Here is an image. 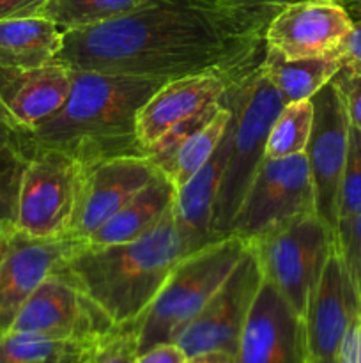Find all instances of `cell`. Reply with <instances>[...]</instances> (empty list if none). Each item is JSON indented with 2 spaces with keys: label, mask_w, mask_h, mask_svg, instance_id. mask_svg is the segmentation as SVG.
I'll return each instance as SVG.
<instances>
[{
  "label": "cell",
  "mask_w": 361,
  "mask_h": 363,
  "mask_svg": "<svg viewBox=\"0 0 361 363\" xmlns=\"http://www.w3.org/2000/svg\"><path fill=\"white\" fill-rule=\"evenodd\" d=\"M269 20L229 0H145L122 18L64 32L53 62L161 80L207 71L241 78L260 64Z\"/></svg>",
  "instance_id": "6da1fadb"
},
{
  "label": "cell",
  "mask_w": 361,
  "mask_h": 363,
  "mask_svg": "<svg viewBox=\"0 0 361 363\" xmlns=\"http://www.w3.org/2000/svg\"><path fill=\"white\" fill-rule=\"evenodd\" d=\"M73 71V69H71ZM166 80L101 71H73L64 105L30 133L27 149H57L84 167L126 155H145L137 137V117Z\"/></svg>",
  "instance_id": "7a4b0ae2"
},
{
  "label": "cell",
  "mask_w": 361,
  "mask_h": 363,
  "mask_svg": "<svg viewBox=\"0 0 361 363\" xmlns=\"http://www.w3.org/2000/svg\"><path fill=\"white\" fill-rule=\"evenodd\" d=\"M195 252L173 215L142 238L117 245L85 243L66 264L67 273L113 325L138 321L145 314L176 266Z\"/></svg>",
  "instance_id": "3957f363"
},
{
  "label": "cell",
  "mask_w": 361,
  "mask_h": 363,
  "mask_svg": "<svg viewBox=\"0 0 361 363\" xmlns=\"http://www.w3.org/2000/svg\"><path fill=\"white\" fill-rule=\"evenodd\" d=\"M223 99L232 108V144L212 213L214 240L229 236L234 216L265 158V142L273 121L285 106L280 92L258 66L234 82Z\"/></svg>",
  "instance_id": "277c9868"
},
{
  "label": "cell",
  "mask_w": 361,
  "mask_h": 363,
  "mask_svg": "<svg viewBox=\"0 0 361 363\" xmlns=\"http://www.w3.org/2000/svg\"><path fill=\"white\" fill-rule=\"evenodd\" d=\"M246 250V241L229 234L188 254L137 321L140 353L156 344L176 342L177 335L225 284Z\"/></svg>",
  "instance_id": "5b68a950"
},
{
  "label": "cell",
  "mask_w": 361,
  "mask_h": 363,
  "mask_svg": "<svg viewBox=\"0 0 361 363\" xmlns=\"http://www.w3.org/2000/svg\"><path fill=\"white\" fill-rule=\"evenodd\" d=\"M264 280L304 319L308 300L336 247L335 230L317 215H301L250 241Z\"/></svg>",
  "instance_id": "8992f818"
},
{
  "label": "cell",
  "mask_w": 361,
  "mask_h": 363,
  "mask_svg": "<svg viewBox=\"0 0 361 363\" xmlns=\"http://www.w3.org/2000/svg\"><path fill=\"white\" fill-rule=\"evenodd\" d=\"M85 170L57 149H28L16 199L14 227L34 238H71Z\"/></svg>",
  "instance_id": "52a82bcc"
},
{
  "label": "cell",
  "mask_w": 361,
  "mask_h": 363,
  "mask_svg": "<svg viewBox=\"0 0 361 363\" xmlns=\"http://www.w3.org/2000/svg\"><path fill=\"white\" fill-rule=\"evenodd\" d=\"M315 211V191L306 155L264 158L230 225L246 243L301 215Z\"/></svg>",
  "instance_id": "ba28073f"
},
{
  "label": "cell",
  "mask_w": 361,
  "mask_h": 363,
  "mask_svg": "<svg viewBox=\"0 0 361 363\" xmlns=\"http://www.w3.org/2000/svg\"><path fill=\"white\" fill-rule=\"evenodd\" d=\"M260 284V266L248 245L246 254L225 284L177 335L176 344H179L186 357L207 351H227L236 357L241 332Z\"/></svg>",
  "instance_id": "9c48e42d"
},
{
  "label": "cell",
  "mask_w": 361,
  "mask_h": 363,
  "mask_svg": "<svg viewBox=\"0 0 361 363\" xmlns=\"http://www.w3.org/2000/svg\"><path fill=\"white\" fill-rule=\"evenodd\" d=\"M113 326L103 308L60 268L34 291L9 332L98 340Z\"/></svg>",
  "instance_id": "30bf717a"
},
{
  "label": "cell",
  "mask_w": 361,
  "mask_h": 363,
  "mask_svg": "<svg viewBox=\"0 0 361 363\" xmlns=\"http://www.w3.org/2000/svg\"><path fill=\"white\" fill-rule=\"evenodd\" d=\"M314 124L306 147L311 183L315 191V211L336 230L338 225V194L349 149L350 123L342 96L335 82L311 96Z\"/></svg>",
  "instance_id": "8fae6325"
},
{
  "label": "cell",
  "mask_w": 361,
  "mask_h": 363,
  "mask_svg": "<svg viewBox=\"0 0 361 363\" xmlns=\"http://www.w3.org/2000/svg\"><path fill=\"white\" fill-rule=\"evenodd\" d=\"M353 23L350 11L338 0H297L269 20L264 45L289 60L338 57Z\"/></svg>",
  "instance_id": "7c38bea8"
},
{
  "label": "cell",
  "mask_w": 361,
  "mask_h": 363,
  "mask_svg": "<svg viewBox=\"0 0 361 363\" xmlns=\"http://www.w3.org/2000/svg\"><path fill=\"white\" fill-rule=\"evenodd\" d=\"M85 243L76 238H34L14 227L0 255V337L9 332L34 291Z\"/></svg>",
  "instance_id": "4fadbf2b"
},
{
  "label": "cell",
  "mask_w": 361,
  "mask_h": 363,
  "mask_svg": "<svg viewBox=\"0 0 361 363\" xmlns=\"http://www.w3.org/2000/svg\"><path fill=\"white\" fill-rule=\"evenodd\" d=\"M308 337L304 319L264 280L257 291L241 332L236 363H308Z\"/></svg>",
  "instance_id": "5bb4252c"
},
{
  "label": "cell",
  "mask_w": 361,
  "mask_h": 363,
  "mask_svg": "<svg viewBox=\"0 0 361 363\" xmlns=\"http://www.w3.org/2000/svg\"><path fill=\"white\" fill-rule=\"evenodd\" d=\"M161 170L147 155L105 160L85 170L71 238L85 240L144 190Z\"/></svg>",
  "instance_id": "9a60e30c"
},
{
  "label": "cell",
  "mask_w": 361,
  "mask_h": 363,
  "mask_svg": "<svg viewBox=\"0 0 361 363\" xmlns=\"http://www.w3.org/2000/svg\"><path fill=\"white\" fill-rule=\"evenodd\" d=\"M241 78L207 71L166 80L138 112L137 137L144 152L154 147L170 130L222 103L230 85Z\"/></svg>",
  "instance_id": "2e32d148"
},
{
  "label": "cell",
  "mask_w": 361,
  "mask_h": 363,
  "mask_svg": "<svg viewBox=\"0 0 361 363\" xmlns=\"http://www.w3.org/2000/svg\"><path fill=\"white\" fill-rule=\"evenodd\" d=\"M73 71L60 64L41 67L0 66V124L27 135L53 116L67 99Z\"/></svg>",
  "instance_id": "e0dca14e"
},
{
  "label": "cell",
  "mask_w": 361,
  "mask_h": 363,
  "mask_svg": "<svg viewBox=\"0 0 361 363\" xmlns=\"http://www.w3.org/2000/svg\"><path fill=\"white\" fill-rule=\"evenodd\" d=\"M360 315L361 294L335 247L304 312L310 358L338 357L343 335Z\"/></svg>",
  "instance_id": "ac0fdd59"
},
{
  "label": "cell",
  "mask_w": 361,
  "mask_h": 363,
  "mask_svg": "<svg viewBox=\"0 0 361 363\" xmlns=\"http://www.w3.org/2000/svg\"><path fill=\"white\" fill-rule=\"evenodd\" d=\"M230 144H232V119L227 126L223 140L219 142L218 149L212 152L209 162L188 183L177 188L173 215L180 229L191 240L195 250L214 241L211 230L212 213H214L223 170L229 160Z\"/></svg>",
  "instance_id": "d6986e66"
},
{
  "label": "cell",
  "mask_w": 361,
  "mask_h": 363,
  "mask_svg": "<svg viewBox=\"0 0 361 363\" xmlns=\"http://www.w3.org/2000/svg\"><path fill=\"white\" fill-rule=\"evenodd\" d=\"M177 186L159 172L147 186L138 191L108 222L87 238L88 245H117L134 241L154 229L176 201Z\"/></svg>",
  "instance_id": "ffe728a7"
},
{
  "label": "cell",
  "mask_w": 361,
  "mask_h": 363,
  "mask_svg": "<svg viewBox=\"0 0 361 363\" xmlns=\"http://www.w3.org/2000/svg\"><path fill=\"white\" fill-rule=\"evenodd\" d=\"M62 41L64 32L41 14L0 20V66L28 69L52 64Z\"/></svg>",
  "instance_id": "44dd1931"
},
{
  "label": "cell",
  "mask_w": 361,
  "mask_h": 363,
  "mask_svg": "<svg viewBox=\"0 0 361 363\" xmlns=\"http://www.w3.org/2000/svg\"><path fill=\"white\" fill-rule=\"evenodd\" d=\"M260 73L280 92L285 105L311 99L315 92L328 85L342 69L338 57H317V59L289 60L275 50H264Z\"/></svg>",
  "instance_id": "7402d4cb"
},
{
  "label": "cell",
  "mask_w": 361,
  "mask_h": 363,
  "mask_svg": "<svg viewBox=\"0 0 361 363\" xmlns=\"http://www.w3.org/2000/svg\"><path fill=\"white\" fill-rule=\"evenodd\" d=\"M98 340L9 332L0 337V363H92Z\"/></svg>",
  "instance_id": "603a6c76"
},
{
  "label": "cell",
  "mask_w": 361,
  "mask_h": 363,
  "mask_svg": "<svg viewBox=\"0 0 361 363\" xmlns=\"http://www.w3.org/2000/svg\"><path fill=\"white\" fill-rule=\"evenodd\" d=\"M222 103V108L177 147L165 169L161 170L165 176L173 181L177 188L188 183L209 162L212 152L218 149L219 142L223 140L227 126L232 119V108L225 99Z\"/></svg>",
  "instance_id": "cb8c5ba5"
},
{
  "label": "cell",
  "mask_w": 361,
  "mask_h": 363,
  "mask_svg": "<svg viewBox=\"0 0 361 363\" xmlns=\"http://www.w3.org/2000/svg\"><path fill=\"white\" fill-rule=\"evenodd\" d=\"M145 0H50L41 16L52 20L62 32L113 21L133 13Z\"/></svg>",
  "instance_id": "d4e9b609"
},
{
  "label": "cell",
  "mask_w": 361,
  "mask_h": 363,
  "mask_svg": "<svg viewBox=\"0 0 361 363\" xmlns=\"http://www.w3.org/2000/svg\"><path fill=\"white\" fill-rule=\"evenodd\" d=\"M314 124L311 99L294 101L283 106L275 117L265 142V158L280 160L304 155Z\"/></svg>",
  "instance_id": "484cf974"
},
{
  "label": "cell",
  "mask_w": 361,
  "mask_h": 363,
  "mask_svg": "<svg viewBox=\"0 0 361 363\" xmlns=\"http://www.w3.org/2000/svg\"><path fill=\"white\" fill-rule=\"evenodd\" d=\"M27 156L28 149L20 135L0 124V222L14 223L18 188Z\"/></svg>",
  "instance_id": "4316f807"
},
{
  "label": "cell",
  "mask_w": 361,
  "mask_h": 363,
  "mask_svg": "<svg viewBox=\"0 0 361 363\" xmlns=\"http://www.w3.org/2000/svg\"><path fill=\"white\" fill-rule=\"evenodd\" d=\"M361 215V131L350 126L345 169L338 194V220Z\"/></svg>",
  "instance_id": "83f0119b"
},
{
  "label": "cell",
  "mask_w": 361,
  "mask_h": 363,
  "mask_svg": "<svg viewBox=\"0 0 361 363\" xmlns=\"http://www.w3.org/2000/svg\"><path fill=\"white\" fill-rule=\"evenodd\" d=\"M138 323L115 325L96 344L92 363H138Z\"/></svg>",
  "instance_id": "f1b7e54d"
},
{
  "label": "cell",
  "mask_w": 361,
  "mask_h": 363,
  "mask_svg": "<svg viewBox=\"0 0 361 363\" xmlns=\"http://www.w3.org/2000/svg\"><path fill=\"white\" fill-rule=\"evenodd\" d=\"M336 250L342 255L361 294V215L338 220L335 230Z\"/></svg>",
  "instance_id": "f546056e"
},
{
  "label": "cell",
  "mask_w": 361,
  "mask_h": 363,
  "mask_svg": "<svg viewBox=\"0 0 361 363\" xmlns=\"http://www.w3.org/2000/svg\"><path fill=\"white\" fill-rule=\"evenodd\" d=\"M333 82L342 96L350 126L361 131V74L340 69Z\"/></svg>",
  "instance_id": "4dcf8cb0"
},
{
  "label": "cell",
  "mask_w": 361,
  "mask_h": 363,
  "mask_svg": "<svg viewBox=\"0 0 361 363\" xmlns=\"http://www.w3.org/2000/svg\"><path fill=\"white\" fill-rule=\"evenodd\" d=\"M338 59L342 62V69L361 74V18L354 20L353 28L343 39L338 50Z\"/></svg>",
  "instance_id": "1f68e13d"
},
{
  "label": "cell",
  "mask_w": 361,
  "mask_h": 363,
  "mask_svg": "<svg viewBox=\"0 0 361 363\" xmlns=\"http://www.w3.org/2000/svg\"><path fill=\"white\" fill-rule=\"evenodd\" d=\"M186 353L176 342H163L149 347L138 357V363H184Z\"/></svg>",
  "instance_id": "d6a6232c"
},
{
  "label": "cell",
  "mask_w": 361,
  "mask_h": 363,
  "mask_svg": "<svg viewBox=\"0 0 361 363\" xmlns=\"http://www.w3.org/2000/svg\"><path fill=\"white\" fill-rule=\"evenodd\" d=\"M50 0H0V20L38 16Z\"/></svg>",
  "instance_id": "836d02e7"
},
{
  "label": "cell",
  "mask_w": 361,
  "mask_h": 363,
  "mask_svg": "<svg viewBox=\"0 0 361 363\" xmlns=\"http://www.w3.org/2000/svg\"><path fill=\"white\" fill-rule=\"evenodd\" d=\"M338 360L340 363H361V315L354 319L343 335L338 350Z\"/></svg>",
  "instance_id": "e575fe53"
},
{
  "label": "cell",
  "mask_w": 361,
  "mask_h": 363,
  "mask_svg": "<svg viewBox=\"0 0 361 363\" xmlns=\"http://www.w3.org/2000/svg\"><path fill=\"white\" fill-rule=\"evenodd\" d=\"M229 2L239 4V6L250 7V9H258V11H262V13L269 14V16L273 18V16H275L276 11L280 9V7L287 6V4L297 2V0H229ZM338 2H342L343 6H345L349 11H354L357 0H338Z\"/></svg>",
  "instance_id": "d590c367"
},
{
  "label": "cell",
  "mask_w": 361,
  "mask_h": 363,
  "mask_svg": "<svg viewBox=\"0 0 361 363\" xmlns=\"http://www.w3.org/2000/svg\"><path fill=\"white\" fill-rule=\"evenodd\" d=\"M184 363H236V357L227 351H207V353L188 357Z\"/></svg>",
  "instance_id": "8d00e7d4"
},
{
  "label": "cell",
  "mask_w": 361,
  "mask_h": 363,
  "mask_svg": "<svg viewBox=\"0 0 361 363\" xmlns=\"http://www.w3.org/2000/svg\"><path fill=\"white\" fill-rule=\"evenodd\" d=\"M308 363H340L338 357H329V358H310Z\"/></svg>",
  "instance_id": "74e56055"
},
{
  "label": "cell",
  "mask_w": 361,
  "mask_h": 363,
  "mask_svg": "<svg viewBox=\"0 0 361 363\" xmlns=\"http://www.w3.org/2000/svg\"><path fill=\"white\" fill-rule=\"evenodd\" d=\"M354 11H356L357 16L361 18V0H357V4H356V7H354Z\"/></svg>",
  "instance_id": "f35d334b"
}]
</instances>
